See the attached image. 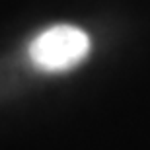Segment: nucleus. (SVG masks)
<instances>
[{
    "label": "nucleus",
    "mask_w": 150,
    "mask_h": 150,
    "mask_svg": "<svg viewBox=\"0 0 150 150\" xmlns=\"http://www.w3.org/2000/svg\"><path fill=\"white\" fill-rule=\"evenodd\" d=\"M90 53V37L74 25H55L29 45V59L45 72H62L82 62Z\"/></svg>",
    "instance_id": "nucleus-1"
}]
</instances>
